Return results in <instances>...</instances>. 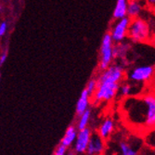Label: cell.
Here are the masks:
<instances>
[{"instance_id": "cell-24", "label": "cell", "mask_w": 155, "mask_h": 155, "mask_svg": "<svg viewBox=\"0 0 155 155\" xmlns=\"http://www.w3.org/2000/svg\"><path fill=\"white\" fill-rule=\"evenodd\" d=\"M8 30V23L6 21H3L0 23V38L5 35Z\"/></svg>"}, {"instance_id": "cell-12", "label": "cell", "mask_w": 155, "mask_h": 155, "mask_svg": "<svg viewBox=\"0 0 155 155\" xmlns=\"http://www.w3.org/2000/svg\"><path fill=\"white\" fill-rule=\"evenodd\" d=\"M145 4L143 0H129L127 7V17L132 20L138 18L144 9Z\"/></svg>"}, {"instance_id": "cell-3", "label": "cell", "mask_w": 155, "mask_h": 155, "mask_svg": "<svg viewBox=\"0 0 155 155\" xmlns=\"http://www.w3.org/2000/svg\"><path fill=\"white\" fill-rule=\"evenodd\" d=\"M120 84L108 83V82H97V87L93 94L92 97L95 103L110 102L118 94Z\"/></svg>"}, {"instance_id": "cell-18", "label": "cell", "mask_w": 155, "mask_h": 155, "mask_svg": "<svg viewBox=\"0 0 155 155\" xmlns=\"http://www.w3.org/2000/svg\"><path fill=\"white\" fill-rule=\"evenodd\" d=\"M118 92H120L121 96L124 97H130L133 94V87L127 82H122L119 86Z\"/></svg>"}, {"instance_id": "cell-21", "label": "cell", "mask_w": 155, "mask_h": 155, "mask_svg": "<svg viewBox=\"0 0 155 155\" xmlns=\"http://www.w3.org/2000/svg\"><path fill=\"white\" fill-rule=\"evenodd\" d=\"M68 151H69V149L60 143L55 148V150L53 151V155H67Z\"/></svg>"}, {"instance_id": "cell-23", "label": "cell", "mask_w": 155, "mask_h": 155, "mask_svg": "<svg viewBox=\"0 0 155 155\" xmlns=\"http://www.w3.org/2000/svg\"><path fill=\"white\" fill-rule=\"evenodd\" d=\"M145 6L152 11H155V0H143Z\"/></svg>"}, {"instance_id": "cell-2", "label": "cell", "mask_w": 155, "mask_h": 155, "mask_svg": "<svg viewBox=\"0 0 155 155\" xmlns=\"http://www.w3.org/2000/svg\"><path fill=\"white\" fill-rule=\"evenodd\" d=\"M151 35L149 22L142 18H136L130 21L127 37L133 43H147Z\"/></svg>"}, {"instance_id": "cell-10", "label": "cell", "mask_w": 155, "mask_h": 155, "mask_svg": "<svg viewBox=\"0 0 155 155\" xmlns=\"http://www.w3.org/2000/svg\"><path fill=\"white\" fill-rule=\"evenodd\" d=\"M114 129H115V122H114V120L112 118H110V117H108V118H105L102 121V123L100 124L97 133L100 135V137L102 139L107 140L112 134H114Z\"/></svg>"}, {"instance_id": "cell-7", "label": "cell", "mask_w": 155, "mask_h": 155, "mask_svg": "<svg viewBox=\"0 0 155 155\" xmlns=\"http://www.w3.org/2000/svg\"><path fill=\"white\" fill-rule=\"evenodd\" d=\"M155 73V69L151 65H141L133 68L128 73V79L133 83H145L151 79Z\"/></svg>"}, {"instance_id": "cell-6", "label": "cell", "mask_w": 155, "mask_h": 155, "mask_svg": "<svg viewBox=\"0 0 155 155\" xmlns=\"http://www.w3.org/2000/svg\"><path fill=\"white\" fill-rule=\"evenodd\" d=\"M130 21L131 20L128 17H124L115 21V22L112 24L109 34L110 35V37L114 44L122 43L127 37Z\"/></svg>"}, {"instance_id": "cell-19", "label": "cell", "mask_w": 155, "mask_h": 155, "mask_svg": "<svg viewBox=\"0 0 155 155\" xmlns=\"http://www.w3.org/2000/svg\"><path fill=\"white\" fill-rule=\"evenodd\" d=\"M145 143L147 147L155 150V128L149 131L145 136Z\"/></svg>"}, {"instance_id": "cell-5", "label": "cell", "mask_w": 155, "mask_h": 155, "mask_svg": "<svg viewBox=\"0 0 155 155\" xmlns=\"http://www.w3.org/2000/svg\"><path fill=\"white\" fill-rule=\"evenodd\" d=\"M125 77V70L123 65L112 64L100 74L97 78V82H108V83H116L121 84L124 82Z\"/></svg>"}, {"instance_id": "cell-16", "label": "cell", "mask_w": 155, "mask_h": 155, "mask_svg": "<svg viewBox=\"0 0 155 155\" xmlns=\"http://www.w3.org/2000/svg\"><path fill=\"white\" fill-rule=\"evenodd\" d=\"M91 114H92L91 110L87 109L82 115H80L78 117V121H77L76 125H75L77 130H82V129L88 127V124H89L90 119H91Z\"/></svg>"}, {"instance_id": "cell-9", "label": "cell", "mask_w": 155, "mask_h": 155, "mask_svg": "<svg viewBox=\"0 0 155 155\" xmlns=\"http://www.w3.org/2000/svg\"><path fill=\"white\" fill-rule=\"evenodd\" d=\"M105 150V140L97 132H92L86 150L87 155H102Z\"/></svg>"}, {"instance_id": "cell-11", "label": "cell", "mask_w": 155, "mask_h": 155, "mask_svg": "<svg viewBox=\"0 0 155 155\" xmlns=\"http://www.w3.org/2000/svg\"><path fill=\"white\" fill-rule=\"evenodd\" d=\"M90 100H91L90 95L88 94L86 88H84L83 91L81 92V95L78 98L76 107H75V114L77 117L82 115L87 109H89L88 107H89Z\"/></svg>"}, {"instance_id": "cell-27", "label": "cell", "mask_w": 155, "mask_h": 155, "mask_svg": "<svg viewBox=\"0 0 155 155\" xmlns=\"http://www.w3.org/2000/svg\"><path fill=\"white\" fill-rule=\"evenodd\" d=\"M0 10H1V6H0Z\"/></svg>"}, {"instance_id": "cell-14", "label": "cell", "mask_w": 155, "mask_h": 155, "mask_svg": "<svg viewBox=\"0 0 155 155\" xmlns=\"http://www.w3.org/2000/svg\"><path fill=\"white\" fill-rule=\"evenodd\" d=\"M129 0H117L114 12H112V18L117 21L127 17V7Z\"/></svg>"}, {"instance_id": "cell-22", "label": "cell", "mask_w": 155, "mask_h": 155, "mask_svg": "<svg viewBox=\"0 0 155 155\" xmlns=\"http://www.w3.org/2000/svg\"><path fill=\"white\" fill-rule=\"evenodd\" d=\"M140 154L141 155H155V150L149 148V147H145V148L141 149Z\"/></svg>"}, {"instance_id": "cell-13", "label": "cell", "mask_w": 155, "mask_h": 155, "mask_svg": "<svg viewBox=\"0 0 155 155\" xmlns=\"http://www.w3.org/2000/svg\"><path fill=\"white\" fill-rule=\"evenodd\" d=\"M77 128L74 124H71L69 127L66 129L64 136L62 137L61 140V144H62L63 146L67 147L68 149L70 147H72L75 141V138L77 136Z\"/></svg>"}, {"instance_id": "cell-20", "label": "cell", "mask_w": 155, "mask_h": 155, "mask_svg": "<svg viewBox=\"0 0 155 155\" xmlns=\"http://www.w3.org/2000/svg\"><path fill=\"white\" fill-rule=\"evenodd\" d=\"M97 87V78H92L88 81L87 84V87H86V89L87 91L88 92V94L90 95V97H92L93 94L95 93L96 89Z\"/></svg>"}, {"instance_id": "cell-26", "label": "cell", "mask_w": 155, "mask_h": 155, "mask_svg": "<svg viewBox=\"0 0 155 155\" xmlns=\"http://www.w3.org/2000/svg\"><path fill=\"white\" fill-rule=\"evenodd\" d=\"M149 43H150L151 46H153V47L155 48V33H154L153 35H150V40H149Z\"/></svg>"}, {"instance_id": "cell-25", "label": "cell", "mask_w": 155, "mask_h": 155, "mask_svg": "<svg viewBox=\"0 0 155 155\" xmlns=\"http://www.w3.org/2000/svg\"><path fill=\"white\" fill-rule=\"evenodd\" d=\"M7 58H8V51L5 50V51L1 54V56H0V67H1V66L4 64V62L6 61Z\"/></svg>"}, {"instance_id": "cell-1", "label": "cell", "mask_w": 155, "mask_h": 155, "mask_svg": "<svg viewBox=\"0 0 155 155\" xmlns=\"http://www.w3.org/2000/svg\"><path fill=\"white\" fill-rule=\"evenodd\" d=\"M122 110L124 121L134 130L147 134L155 128V94L124 97Z\"/></svg>"}, {"instance_id": "cell-4", "label": "cell", "mask_w": 155, "mask_h": 155, "mask_svg": "<svg viewBox=\"0 0 155 155\" xmlns=\"http://www.w3.org/2000/svg\"><path fill=\"white\" fill-rule=\"evenodd\" d=\"M114 43L112 41L110 35L109 33L105 34L101 45L100 49V62H98V69L101 71H104L110 65H111L114 57Z\"/></svg>"}, {"instance_id": "cell-17", "label": "cell", "mask_w": 155, "mask_h": 155, "mask_svg": "<svg viewBox=\"0 0 155 155\" xmlns=\"http://www.w3.org/2000/svg\"><path fill=\"white\" fill-rule=\"evenodd\" d=\"M129 48H130V46L126 43H124V42L119 43V44H114V59L125 58Z\"/></svg>"}, {"instance_id": "cell-8", "label": "cell", "mask_w": 155, "mask_h": 155, "mask_svg": "<svg viewBox=\"0 0 155 155\" xmlns=\"http://www.w3.org/2000/svg\"><path fill=\"white\" fill-rule=\"evenodd\" d=\"M91 134H92V130L89 127L78 130L75 141L74 143V150H73L75 154L86 153Z\"/></svg>"}, {"instance_id": "cell-15", "label": "cell", "mask_w": 155, "mask_h": 155, "mask_svg": "<svg viewBox=\"0 0 155 155\" xmlns=\"http://www.w3.org/2000/svg\"><path fill=\"white\" fill-rule=\"evenodd\" d=\"M140 146H134L132 143L123 140L119 143L121 155H138Z\"/></svg>"}]
</instances>
